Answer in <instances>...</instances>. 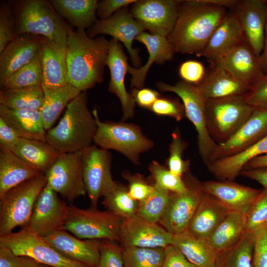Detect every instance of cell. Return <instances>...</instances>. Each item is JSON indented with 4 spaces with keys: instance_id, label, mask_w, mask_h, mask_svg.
<instances>
[{
    "instance_id": "obj_45",
    "label": "cell",
    "mask_w": 267,
    "mask_h": 267,
    "mask_svg": "<svg viewBox=\"0 0 267 267\" xmlns=\"http://www.w3.org/2000/svg\"><path fill=\"white\" fill-rule=\"evenodd\" d=\"M267 225V190L262 191L246 215V232L256 236Z\"/></svg>"
},
{
    "instance_id": "obj_36",
    "label": "cell",
    "mask_w": 267,
    "mask_h": 267,
    "mask_svg": "<svg viewBox=\"0 0 267 267\" xmlns=\"http://www.w3.org/2000/svg\"><path fill=\"white\" fill-rule=\"evenodd\" d=\"M246 216L230 211L208 237L211 247L220 254L234 245L246 232Z\"/></svg>"
},
{
    "instance_id": "obj_40",
    "label": "cell",
    "mask_w": 267,
    "mask_h": 267,
    "mask_svg": "<svg viewBox=\"0 0 267 267\" xmlns=\"http://www.w3.org/2000/svg\"><path fill=\"white\" fill-rule=\"evenodd\" d=\"M256 236L245 232L233 246L218 255L216 267H253Z\"/></svg>"
},
{
    "instance_id": "obj_61",
    "label": "cell",
    "mask_w": 267,
    "mask_h": 267,
    "mask_svg": "<svg viewBox=\"0 0 267 267\" xmlns=\"http://www.w3.org/2000/svg\"><path fill=\"white\" fill-rule=\"evenodd\" d=\"M260 61L265 75H267V23L266 27L264 46L260 56Z\"/></svg>"
},
{
    "instance_id": "obj_6",
    "label": "cell",
    "mask_w": 267,
    "mask_h": 267,
    "mask_svg": "<svg viewBox=\"0 0 267 267\" xmlns=\"http://www.w3.org/2000/svg\"><path fill=\"white\" fill-rule=\"evenodd\" d=\"M47 183L44 174L11 188L0 197V236L27 225L36 201Z\"/></svg>"
},
{
    "instance_id": "obj_35",
    "label": "cell",
    "mask_w": 267,
    "mask_h": 267,
    "mask_svg": "<svg viewBox=\"0 0 267 267\" xmlns=\"http://www.w3.org/2000/svg\"><path fill=\"white\" fill-rule=\"evenodd\" d=\"M11 152L45 174L61 153L46 141L20 138Z\"/></svg>"
},
{
    "instance_id": "obj_15",
    "label": "cell",
    "mask_w": 267,
    "mask_h": 267,
    "mask_svg": "<svg viewBox=\"0 0 267 267\" xmlns=\"http://www.w3.org/2000/svg\"><path fill=\"white\" fill-rule=\"evenodd\" d=\"M185 183V191L171 192L167 206L159 222L173 235L187 230L204 193L201 183L194 180Z\"/></svg>"
},
{
    "instance_id": "obj_4",
    "label": "cell",
    "mask_w": 267,
    "mask_h": 267,
    "mask_svg": "<svg viewBox=\"0 0 267 267\" xmlns=\"http://www.w3.org/2000/svg\"><path fill=\"white\" fill-rule=\"evenodd\" d=\"M16 36L31 34L67 44L69 25L56 12L49 0L13 1Z\"/></svg>"
},
{
    "instance_id": "obj_42",
    "label": "cell",
    "mask_w": 267,
    "mask_h": 267,
    "mask_svg": "<svg viewBox=\"0 0 267 267\" xmlns=\"http://www.w3.org/2000/svg\"><path fill=\"white\" fill-rule=\"evenodd\" d=\"M41 52L32 61L24 66L0 84L1 89L42 85Z\"/></svg>"
},
{
    "instance_id": "obj_38",
    "label": "cell",
    "mask_w": 267,
    "mask_h": 267,
    "mask_svg": "<svg viewBox=\"0 0 267 267\" xmlns=\"http://www.w3.org/2000/svg\"><path fill=\"white\" fill-rule=\"evenodd\" d=\"M44 100L42 85L0 91V104L14 109L40 110Z\"/></svg>"
},
{
    "instance_id": "obj_49",
    "label": "cell",
    "mask_w": 267,
    "mask_h": 267,
    "mask_svg": "<svg viewBox=\"0 0 267 267\" xmlns=\"http://www.w3.org/2000/svg\"><path fill=\"white\" fill-rule=\"evenodd\" d=\"M96 267H124L122 247L112 241H102L99 260Z\"/></svg>"
},
{
    "instance_id": "obj_37",
    "label": "cell",
    "mask_w": 267,
    "mask_h": 267,
    "mask_svg": "<svg viewBox=\"0 0 267 267\" xmlns=\"http://www.w3.org/2000/svg\"><path fill=\"white\" fill-rule=\"evenodd\" d=\"M43 89L44 100L40 111L44 128L45 130H49L63 110L82 91L70 84L60 88H43Z\"/></svg>"
},
{
    "instance_id": "obj_3",
    "label": "cell",
    "mask_w": 267,
    "mask_h": 267,
    "mask_svg": "<svg viewBox=\"0 0 267 267\" xmlns=\"http://www.w3.org/2000/svg\"><path fill=\"white\" fill-rule=\"evenodd\" d=\"M97 125L82 91L66 108L58 123L48 131L46 141L61 153L82 151L91 145Z\"/></svg>"
},
{
    "instance_id": "obj_43",
    "label": "cell",
    "mask_w": 267,
    "mask_h": 267,
    "mask_svg": "<svg viewBox=\"0 0 267 267\" xmlns=\"http://www.w3.org/2000/svg\"><path fill=\"white\" fill-rule=\"evenodd\" d=\"M154 186L152 192L139 202L137 214L148 221L157 223L166 210L171 192Z\"/></svg>"
},
{
    "instance_id": "obj_41",
    "label": "cell",
    "mask_w": 267,
    "mask_h": 267,
    "mask_svg": "<svg viewBox=\"0 0 267 267\" xmlns=\"http://www.w3.org/2000/svg\"><path fill=\"white\" fill-rule=\"evenodd\" d=\"M124 267H162L165 248L123 247Z\"/></svg>"
},
{
    "instance_id": "obj_14",
    "label": "cell",
    "mask_w": 267,
    "mask_h": 267,
    "mask_svg": "<svg viewBox=\"0 0 267 267\" xmlns=\"http://www.w3.org/2000/svg\"><path fill=\"white\" fill-rule=\"evenodd\" d=\"M46 183L36 201L27 226L41 237L65 229L68 205Z\"/></svg>"
},
{
    "instance_id": "obj_23",
    "label": "cell",
    "mask_w": 267,
    "mask_h": 267,
    "mask_svg": "<svg viewBox=\"0 0 267 267\" xmlns=\"http://www.w3.org/2000/svg\"><path fill=\"white\" fill-rule=\"evenodd\" d=\"M43 37L22 34L16 37L0 53V84L41 52Z\"/></svg>"
},
{
    "instance_id": "obj_25",
    "label": "cell",
    "mask_w": 267,
    "mask_h": 267,
    "mask_svg": "<svg viewBox=\"0 0 267 267\" xmlns=\"http://www.w3.org/2000/svg\"><path fill=\"white\" fill-rule=\"evenodd\" d=\"M67 44L55 43L43 37L41 49L43 88H57L69 84Z\"/></svg>"
},
{
    "instance_id": "obj_17",
    "label": "cell",
    "mask_w": 267,
    "mask_h": 267,
    "mask_svg": "<svg viewBox=\"0 0 267 267\" xmlns=\"http://www.w3.org/2000/svg\"><path fill=\"white\" fill-rule=\"evenodd\" d=\"M173 235L157 223L137 214L123 220L120 229V241L123 247L165 248L172 244Z\"/></svg>"
},
{
    "instance_id": "obj_11",
    "label": "cell",
    "mask_w": 267,
    "mask_h": 267,
    "mask_svg": "<svg viewBox=\"0 0 267 267\" xmlns=\"http://www.w3.org/2000/svg\"><path fill=\"white\" fill-rule=\"evenodd\" d=\"M44 174L47 184L70 203L87 193L81 151L61 153Z\"/></svg>"
},
{
    "instance_id": "obj_59",
    "label": "cell",
    "mask_w": 267,
    "mask_h": 267,
    "mask_svg": "<svg viewBox=\"0 0 267 267\" xmlns=\"http://www.w3.org/2000/svg\"><path fill=\"white\" fill-rule=\"evenodd\" d=\"M260 183L267 190V168L243 170L240 174Z\"/></svg>"
},
{
    "instance_id": "obj_60",
    "label": "cell",
    "mask_w": 267,
    "mask_h": 267,
    "mask_svg": "<svg viewBox=\"0 0 267 267\" xmlns=\"http://www.w3.org/2000/svg\"><path fill=\"white\" fill-rule=\"evenodd\" d=\"M267 168V154L258 157L248 162L243 170Z\"/></svg>"
},
{
    "instance_id": "obj_26",
    "label": "cell",
    "mask_w": 267,
    "mask_h": 267,
    "mask_svg": "<svg viewBox=\"0 0 267 267\" xmlns=\"http://www.w3.org/2000/svg\"><path fill=\"white\" fill-rule=\"evenodd\" d=\"M135 40L145 45L149 54L148 60L144 66L139 68L128 67V73L132 76L131 87L139 89L143 88L151 65L154 63L162 64L171 60L176 52L167 37L142 32Z\"/></svg>"
},
{
    "instance_id": "obj_55",
    "label": "cell",
    "mask_w": 267,
    "mask_h": 267,
    "mask_svg": "<svg viewBox=\"0 0 267 267\" xmlns=\"http://www.w3.org/2000/svg\"><path fill=\"white\" fill-rule=\"evenodd\" d=\"M162 267H196L172 244L165 248Z\"/></svg>"
},
{
    "instance_id": "obj_44",
    "label": "cell",
    "mask_w": 267,
    "mask_h": 267,
    "mask_svg": "<svg viewBox=\"0 0 267 267\" xmlns=\"http://www.w3.org/2000/svg\"><path fill=\"white\" fill-rule=\"evenodd\" d=\"M148 170L154 185L172 193L182 192L187 189L182 177L174 174L158 162L153 161L149 165Z\"/></svg>"
},
{
    "instance_id": "obj_46",
    "label": "cell",
    "mask_w": 267,
    "mask_h": 267,
    "mask_svg": "<svg viewBox=\"0 0 267 267\" xmlns=\"http://www.w3.org/2000/svg\"><path fill=\"white\" fill-rule=\"evenodd\" d=\"M187 146V143L182 138L178 129L172 134L170 145V155L167 161L168 168L175 175L182 177L189 169L190 161L182 158L183 153Z\"/></svg>"
},
{
    "instance_id": "obj_8",
    "label": "cell",
    "mask_w": 267,
    "mask_h": 267,
    "mask_svg": "<svg viewBox=\"0 0 267 267\" xmlns=\"http://www.w3.org/2000/svg\"><path fill=\"white\" fill-rule=\"evenodd\" d=\"M64 229L81 239L120 241L122 219L108 211L68 205Z\"/></svg>"
},
{
    "instance_id": "obj_33",
    "label": "cell",
    "mask_w": 267,
    "mask_h": 267,
    "mask_svg": "<svg viewBox=\"0 0 267 267\" xmlns=\"http://www.w3.org/2000/svg\"><path fill=\"white\" fill-rule=\"evenodd\" d=\"M52 6L62 19L77 29H89L98 20L96 0H50Z\"/></svg>"
},
{
    "instance_id": "obj_34",
    "label": "cell",
    "mask_w": 267,
    "mask_h": 267,
    "mask_svg": "<svg viewBox=\"0 0 267 267\" xmlns=\"http://www.w3.org/2000/svg\"><path fill=\"white\" fill-rule=\"evenodd\" d=\"M172 244L196 267H216L218 253L206 240L195 237L187 230L173 235Z\"/></svg>"
},
{
    "instance_id": "obj_18",
    "label": "cell",
    "mask_w": 267,
    "mask_h": 267,
    "mask_svg": "<svg viewBox=\"0 0 267 267\" xmlns=\"http://www.w3.org/2000/svg\"><path fill=\"white\" fill-rule=\"evenodd\" d=\"M210 64L224 69L251 88L265 75L260 57L245 39Z\"/></svg>"
},
{
    "instance_id": "obj_47",
    "label": "cell",
    "mask_w": 267,
    "mask_h": 267,
    "mask_svg": "<svg viewBox=\"0 0 267 267\" xmlns=\"http://www.w3.org/2000/svg\"><path fill=\"white\" fill-rule=\"evenodd\" d=\"M16 37L15 20L12 2L2 1L0 3V53Z\"/></svg>"
},
{
    "instance_id": "obj_50",
    "label": "cell",
    "mask_w": 267,
    "mask_h": 267,
    "mask_svg": "<svg viewBox=\"0 0 267 267\" xmlns=\"http://www.w3.org/2000/svg\"><path fill=\"white\" fill-rule=\"evenodd\" d=\"M149 110L156 115L169 116L177 121L185 116L183 104L177 100L167 97H159Z\"/></svg>"
},
{
    "instance_id": "obj_58",
    "label": "cell",
    "mask_w": 267,
    "mask_h": 267,
    "mask_svg": "<svg viewBox=\"0 0 267 267\" xmlns=\"http://www.w3.org/2000/svg\"><path fill=\"white\" fill-rule=\"evenodd\" d=\"M29 257L15 254L10 249L0 246V267H21Z\"/></svg>"
},
{
    "instance_id": "obj_48",
    "label": "cell",
    "mask_w": 267,
    "mask_h": 267,
    "mask_svg": "<svg viewBox=\"0 0 267 267\" xmlns=\"http://www.w3.org/2000/svg\"><path fill=\"white\" fill-rule=\"evenodd\" d=\"M123 177L128 182V191L131 197L138 202L147 197L154 189L145 178L139 174H132L129 172L122 173Z\"/></svg>"
},
{
    "instance_id": "obj_2",
    "label": "cell",
    "mask_w": 267,
    "mask_h": 267,
    "mask_svg": "<svg viewBox=\"0 0 267 267\" xmlns=\"http://www.w3.org/2000/svg\"><path fill=\"white\" fill-rule=\"evenodd\" d=\"M67 66L69 84L86 91L103 81L109 41L103 36L90 38L85 30H68Z\"/></svg>"
},
{
    "instance_id": "obj_10",
    "label": "cell",
    "mask_w": 267,
    "mask_h": 267,
    "mask_svg": "<svg viewBox=\"0 0 267 267\" xmlns=\"http://www.w3.org/2000/svg\"><path fill=\"white\" fill-rule=\"evenodd\" d=\"M0 246L52 267H89L63 256L27 225L16 232L0 236Z\"/></svg>"
},
{
    "instance_id": "obj_39",
    "label": "cell",
    "mask_w": 267,
    "mask_h": 267,
    "mask_svg": "<svg viewBox=\"0 0 267 267\" xmlns=\"http://www.w3.org/2000/svg\"><path fill=\"white\" fill-rule=\"evenodd\" d=\"M103 197V206L122 220L137 214L139 202L131 197L128 187L122 184L115 181L113 187Z\"/></svg>"
},
{
    "instance_id": "obj_21",
    "label": "cell",
    "mask_w": 267,
    "mask_h": 267,
    "mask_svg": "<svg viewBox=\"0 0 267 267\" xmlns=\"http://www.w3.org/2000/svg\"><path fill=\"white\" fill-rule=\"evenodd\" d=\"M106 66L108 67L110 79L108 89L119 99L123 110V121L134 117L135 100L128 92L125 85V76L128 73V58L120 42L112 38L109 41Z\"/></svg>"
},
{
    "instance_id": "obj_20",
    "label": "cell",
    "mask_w": 267,
    "mask_h": 267,
    "mask_svg": "<svg viewBox=\"0 0 267 267\" xmlns=\"http://www.w3.org/2000/svg\"><path fill=\"white\" fill-rule=\"evenodd\" d=\"M233 11L239 20L245 40L260 57L267 23V0H239Z\"/></svg>"
},
{
    "instance_id": "obj_13",
    "label": "cell",
    "mask_w": 267,
    "mask_h": 267,
    "mask_svg": "<svg viewBox=\"0 0 267 267\" xmlns=\"http://www.w3.org/2000/svg\"><path fill=\"white\" fill-rule=\"evenodd\" d=\"M144 30L125 7L106 19H98L86 33L90 38L108 35L115 40L122 42L129 53L134 68H139L142 66L138 55L139 50L133 47V43L136 37Z\"/></svg>"
},
{
    "instance_id": "obj_32",
    "label": "cell",
    "mask_w": 267,
    "mask_h": 267,
    "mask_svg": "<svg viewBox=\"0 0 267 267\" xmlns=\"http://www.w3.org/2000/svg\"><path fill=\"white\" fill-rule=\"evenodd\" d=\"M42 173L8 150L0 151V197L11 188Z\"/></svg>"
},
{
    "instance_id": "obj_53",
    "label": "cell",
    "mask_w": 267,
    "mask_h": 267,
    "mask_svg": "<svg viewBox=\"0 0 267 267\" xmlns=\"http://www.w3.org/2000/svg\"><path fill=\"white\" fill-rule=\"evenodd\" d=\"M252 262L253 267H267V225L256 237Z\"/></svg>"
},
{
    "instance_id": "obj_30",
    "label": "cell",
    "mask_w": 267,
    "mask_h": 267,
    "mask_svg": "<svg viewBox=\"0 0 267 267\" xmlns=\"http://www.w3.org/2000/svg\"><path fill=\"white\" fill-rule=\"evenodd\" d=\"M267 154V135L246 149L207 165L209 171L220 180L234 179L250 161Z\"/></svg>"
},
{
    "instance_id": "obj_9",
    "label": "cell",
    "mask_w": 267,
    "mask_h": 267,
    "mask_svg": "<svg viewBox=\"0 0 267 267\" xmlns=\"http://www.w3.org/2000/svg\"><path fill=\"white\" fill-rule=\"evenodd\" d=\"M157 87L163 92H172L181 99L185 116L194 125L197 133L199 153L207 165L218 143L210 136L205 115L206 100L196 85L180 81L174 85L158 82Z\"/></svg>"
},
{
    "instance_id": "obj_12",
    "label": "cell",
    "mask_w": 267,
    "mask_h": 267,
    "mask_svg": "<svg viewBox=\"0 0 267 267\" xmlns=\"http://www.w3.org/2000/svg\"><path fill=\"white\" fill-rule=\"evenodd\" d=\"M83 177L91 207L97 208L100 197L114 185L111 172V155L108 150L91 145L82 151Z\"/></svg>"
},
{
    "instance_id": "obj_52",
    "label": "cell",
    "mask_w": 267,
    "mask_h": 267,
    "mask_svg": "<svg viewBox=\"0 0 267 267\" xmlns=\"http://www.w3.org/2000/svg\"><path fill=\"white\" fill-rule=\"evenodd\" d=\"M248 103L254 108H267V75L264 76L246 95Z\"/></svg>"
},
{
    "instance_id": "obj_51",
    "label": "cell",
    "mask_w": 267,
    "mask_h": 267,
    "mask_svg": "<svg viewBox=\"0 0 267 267\" xmlns=\"http://www.w3.org/2000/svg\"><path fill=\"white\" fill-rule=\"evenodd\" d=\"M204 65L200 62L189 60L181 63L178 68V74L182 81L194 85H198L206 74Z\"/></svg>"
},
{
    "instance_id": "obj_1",
    "label": "cell",
    "mask_w": 267,
    "mask_h": 267,
    "mask_svg": "<svg viewBox=\"0 0 267 267\" xmlns=\"http://www.w3.org/2000/svg\"><path fill=\"white\" fill-rule=\"evenodd\" d=\"M226 9L201 0H180L175 26L167 37L175 52L200 56L227 14Z\"/></svg>"
},
{
    "instance_id": "obj_19",
    "label": "cell",
    "mask_w": 267,
    "mask_h": 267,
    "mask_svg": "<svg viewBox=\"0 0 267 267\" xmlns=\"http://www.w3.org/2000/svg\"><path fill=\"white\" fill-rule=\"evenodd\" d=\"M267 135V108H255L242 126L226 141L218 145L207 165L242 151Z\"/></svg>"
},
{
    "instance_id": "obj_16",
    "label": "cell",
    "mask_w": 267,
    "mask_h": 267,
    "mask_svg": "<svg viewBox=\"0 0 267 267\" xmlns=\"http://www.w3.org/2000/svg\"><path fill=\"white\" fill-rule=\"evenodd\" d=\"M180 0H141L133 4V17L151 34L168 37L172 31Z\"/></svg>"
},
{
    "instance_id": "obj_31",
    "label": "cell",
    "mask_w": 267,
    "mask_h": 267,
    "mask_svg": "<svg viewBox=\"0 0 267 267\" xmlns=\"http://www.w3.org/2000/svg\"><path fill=\"white\" fill-rule=\"evenodd\" d=\"M0 117L20 137L46 141V130L40 110L14 109L0 104Z\"/></svg>"
},
{
    "instance_id": "obj_62",
    "label": "cell",
    "mask_w": 267,
    "mask_h": 267,
    "mask_svg": "<svg viewBox=\"0 0 267 267\" xmlns=\"http://www.w3.org/2000/svg\"><path fill=\"white\" fill-rule=\"evenodd\" d=\"M21 267H52L47 265H45L40 263H38L35 260L29 258L28 260Z\"/></svg>"
},
{
    "instance_id": "obj_22",
    "label": "cell",
    "mask_w": 267,
    "mask_h": 267,
    "mask_svg": "<svg viewBox=\"0 0 267 267\" xmlns=\"http://www.w3.org/2000/svg\"><path fill=\"white\" fill-rule=\"evenodd\" d=\"M66 258L83 264L89 267H96L99 262L102 241L82 240L63 229L42 237Z\"/></svg>"
},
{
    "instance_id": "obj_7",
    "label": "cell",
    "mask_w": 267,
    "mask_h": 267,
    "mask_svg": "<svg viewBox=\"0 0 267 267\" xmlns=\"http://www.w3.org/2000/svg\"><path fill=\"white\" fill-rule=\"evenodd\" d=\"M246 95L206 101L208 131L218 144L226 141L234 134L253 113L255 108L248 103Z\"/></svg>"
},
{
    "instance_id": "obj_57",
    "label": "cell",
    "mask_w": 267,
    "mask_h": 267,
    "mask_svg": "<svg viewBox=\"0 0 267 267\" xmlns=\"http://www.w3.org/2000/svg\"><path fill=\"white\" fill-rule=\"evenodd\" d=\"M131 94L135 103L140 107L149 109L160 97L158 92L149 88L132 89Z\"/></svg>"
},
{
    "instance_id": "obj_27",
    "label": "cell",
    "mask_w": 267,
    "mask_h": 267,
    "mask_svg": "<svg viewBox=\"0 0 267 267\" xmlns=\"http://www.w3.org/2000/svg\"><path fill=\"white\" fill-rule=\"evenodd\" d=\"M203 98L209 99L247 94L251 87L224 69L210 65L203 80L196 85Z\"/></svg>"
},
{
    "instance_id": "obj_5",
    "label": "cell",
    "mask_w": 267,
    "mask_h": 267,
    "mask_svg": "<svg viewBox=\"0 0 267 267\" xmlns=\"http://www.w3.org/2000/svg\"><path fill=\"white\" fill-rule=\"evenodd\" d=\"M92 114L97 125L93 140L96 146L106 150H116L135 165L139 164L140 154L153 147V141L138 126L124 122H102L96 109Z\"/></svg>"
},
{
    "instance_id": "obj_28",
    "label": "cell",
    "mask_w": 267,
    "mask_h": 267,
    "mask_svg": "<svg viewBox=\"0 0 267 267\" xmlns=\"http://www.w3.org/2000/svg\"><path fill=\"white\" fill-rule=\"evenodd\" d=\"M244 39L236 14L234 11L227 13L212 35L200 56H204L212 63Z\"/></svg>"
},
{
    "instance_id": "obj_54",
    "label": "cell",
    "mask_w": 267,
    "mask_h": 267,
    "mask_svg": "<svg viewBox=\"0 0 267 267\" xmlns=\"http://www.w3.org/2000/svg\"><path fill=\"white\" fill-rule=\"evenodd\" d=\"M136 0H103L98 1L96 8V16L99 20H105L118 10L133 4Z\"/></svg>"
},
{
    "instance_id": "obj_56",
    "label": "cell",
    "mask_w": 267,
    "mask_h": 267,
    "mask_svg": "<svg viewBox=\"0 0 267 267\" xmlns=\"http://www.w3.org/2000/svg\"><path fill=\"white\" fill-rule=\"evenodd\" d=\"M20 138L16 132L0 117V150L11 151Z\"/></svg>"
},
{
    "instance_id": "obj_24",
    "label": "cell",
    "mask_w": 267,
    "mask_h": 267,
    "mask_svg": "<svg viewBox=\"0 0 267 267\" xmlns=\"http://www.w3.org/2000/svg\"><path fill=\"white\" fill-rule=\"evenodd\" d=\"M203 191L214 197L230 211L247 215L262 190L229 180H209L201 183Z\"/></svg>"
},
{
    "instance_id": "obj_29",
    "label": "cell",
    "mask_w": 267,
    "mask_h": 267,
    "mask_svg": "<svg viewBox=\"0 0 267 267\" xmlns=\"http://www.w3.org/2000/svg\"><path fill=\"white\" fill-rule=\"evenodd\" d=\"M229 212L218 200L204 192L187 230L195 237L207 240Z\"/></svg>"
}]
</instances>
